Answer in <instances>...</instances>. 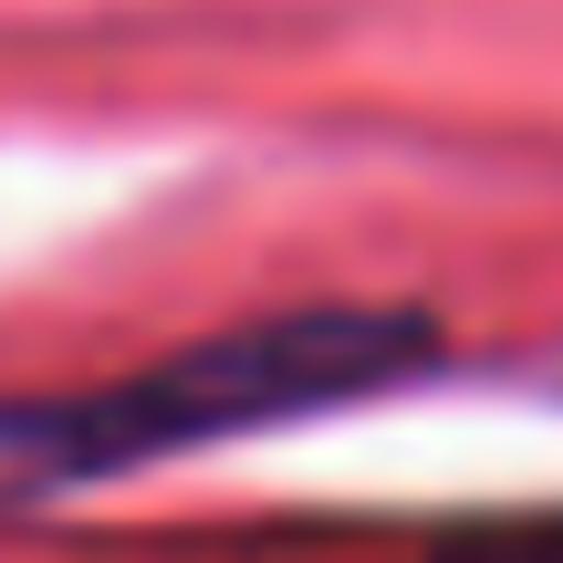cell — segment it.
<instances>
[{"label":"cell","mask_w":563,"mask_h":563,"mask_svg":"<svg viewBox=\"0 0 563 563\" xmlns=\"http://www.w3.org/2000/svg\"><path fill=\"white\" fill-rule=\"evenodd\" d=\"M439 365H449V334L407 302H292V313H251L199 344H167L125 376L11 386L0 397V522L230 439H262V428L397 397Z\"/></svg>","instance_id":"1"},{"label":"cell","mask_w":563,"mask_h":563,"mask_svg":"<svg viewBox=\"0 0 563 563\" xmlns=\"http://www.w3.org/2000/svg\"><path fill=\"white\" fill-rule=\"evenodd\" d=\"M418 563H563V511H481L428 532Z\"/></svg>","instance_id":"2"}]
</instances>
